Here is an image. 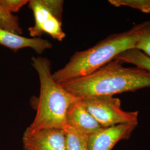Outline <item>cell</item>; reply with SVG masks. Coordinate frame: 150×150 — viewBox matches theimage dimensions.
Wrapping results in <instances>:
<instances>
[{
    "label": "cell",
    "instance_id": "obj_12",
    "mask_svg": "<svg viewBox=\"0 0 150 150\" xmlns=\"http://www.w3.org/2000/svg\"><path fill=\"white\" fill-rule=\"evenodd\" d=\"M134 27L137 36L134 48L150 57V20L136 25Z\"/></svg>",
    "mask_w": 150,
    "mask_h": 150
},
{
    "label": "cell",
    "instance_id": "obj_13",
    "mask_svg": "<svg viewBox=\"0 0 150 150\" xmlns=\"http://www.w3.org/2000/svg\"><path fill=\"white\" fill-rule=\"evenodd\" d=\"M0 28L18 35H21L22 33V29L20 26L18 17L6 10L1 5Z\"/></svg>",
    "mask_w": 150,
    "mask_h": 150
},
{
    "label": "cell",
    "instance_id": "obj_11",
    "mask_svg": "<svg viewBox=\"0 0 150 150\" xmlns=\"http://www.w3.org/2000/svg\"><path fill=\"white\" fill-rule=\"evenodd\" d=\"M66 150H88V135L67 125L64 129Z\"/></svg>",
    "mask_w": 150,
    "mask_h": 150
},
{
    "label": "cell",
    "instance_id": "obj_8",
    "mask_svg": "<svg viewBox=\"0 0 150 150\" xmlns=\"http://www.w3.org/2000/svg\"><path fill=\"white\" fill-rule=\"evenodd\" d=\"M66 123L67 126L88 136L102 128L87 110L80 98L73 102L69 108Z\"/></svg>",
    "mask_w": 150,
    "mask_h": 150
},
{
    "label": "cell",
    "instance_id": "obj_3",
    "mask_svg": "<svg viewBox=\"0 0 150 150\" xmlns=\"http://www.w3.org/2000/svg\"><path fill=\"white\" fill-rule=\"evenodd\" d=\"M136 40L134 26L129 31L110 35L91 48L75 52L63 68L52 74V77L61 84L90 75L112 61L119 54L134 48Z\"/></svg>",
    "mask_w": 150,
    "mask_h": 150
},
{
    "label": "cell",
    "instance_id": "obj_9",
    "mask_svg": "<svg viewBox=\"0 0 150 150\" xmlns=\"http://www.w3.org/2000/svg\"><path fill=\"white\" fill-rule=\"evenodd\" d=\"M0 45L14 51L24 48H31L38 54H41L52 47L50 41L41 38H28L0 28Z\"/></svg>",
    "mask_w": 150,
    "mask_h": 150
},
{
    "label": "cell",
    "instance_id": "obj_4",
    "mask_svg": "<svg viewBox=\"0 0 150 150\" xmlns=\"http://www.w3.org/2000/svg\"><path fill=\"white\" fill-rule=\"evenodd\" d=\"M80 100L102 127L138 122L139 112L124 111L120 100L117 97L98 96L81 98Z\"/></svg>",
    "mask_w": 150,
    "mask_h": 150
},
{
    "label": "cell",
    "instance_id": "obj_6",
    "mask_svg": "<svg viewBox=\"0 0 150 150\" xmlns=\"http://www.w3.org/2000/svg\"><path fill=\"white\" fill-rule=\"evenodd\" d=\"M22 141L25 150H66L65 134L61 129H26Z\"/></svg>",
    "mask_w": 150,
    "mask_h": 150
},
{
    "label": "cell",
    "instance_id": "obj_14",
    "mask_svg": "<svg viewBox=\"0 0 150 150\" xmlns=\"http://www.w3.org/2000/svg\"><path fill=\"white\" fill-rule=\"evenodd\" d=\"M108 2L116 7L126 6L145 13H150V0H109Z\"/></svg>",
    "mask_w": 150,
    "mask_h": 150
},
{
    "label": "cell",
    "instance_id": "obj_15",
    "mask_svg": "<svg viewBox=\"0 0 150 150\" xmlns=\"http://www.w3.org/2000/svg\"><path fill=\"white\" fill-rule=\"evenodd\" d=\"M41 2L56 18L61 21L64 1L41 0Z\"/></svg>",
    "mask_w": 150,
    "mask_h": 150
},
{
    "label": "cell",
    "instance_id": "obj_1",
    "mask_svg": "<svg viewBox=\"0 0 150 150\" xmlns=\"http://www.w3.org/2000/svg\"><path fill=\"white\" fill-rule=\"evenodd\" d=\"M123 62L113 59L98 70L84 77L61 85L78 98L113 96L150 87V72L139 67H126Z\"/></svg>",
    "mask_w": 150,
    "mask_h": 150
},
{
    "label": "cell",
    "instance_id": "obj_10",
    "mask_svg": "<svg viewBox=\"0 0 150 150\" xmlns=\"http://www.w3.org/2000/svg\"><path fill=\"white\" fill-rule=\"evenodd\" d=\"M115 59L123 63L134 64L137 67L150 72V57L139 50L132 48L119 54Z\"/></svg>",
    "mask_w": 150,
    "mask_h": 150
},
{
    "label": "cell",
    "instance_id": "obj_2",
    "mask_svg": "<svg viewBox=\"0 0 150 150\" xmlns=\"http://www.w3.org/2000/svg\"><path fill=\"white\" fill-rule=\"evenodd\" d=\"M32 65L39 77L40 94L36 116L26 129L30 131L45 129H64L67 126V110L79 98L54 80L51 71V62L48 59L33 57Z\"/></svg>",
    "mask_w": 150,
    "mask_h": 150
},
{
    "label": "cell",
    "instance_id": "obj_16",
    "mask_svg": "<svg viewBox=\"0 0 150 150\" xmlns=\"http://www.w3.org/2000/svg\"><path fill=\"white\" fill-rule=\"evenodd\" d=\"M28 0H0V5L10 12H16L28 3Z\"/></svg>",
    "mask_w": 150,
    "mask_h": 150
},
{
    "label": "cell",
    "instance_id": "obj_7",
    "mask_svg": "<svg viewBox=\"0 0 150 150\" xmlns=\"http://www.w3.org/2000/svg\"><path fill=\"white\" fill-rule=\"evenodd\" d=\"M138 122L122 123L108 127H102L89 135L88 150H112L119 141L129 139Z\"/></svg>",
    "mask_w": 150,
    "mask_h": 150
},
{
    "label": "cell",
    "instance_id": "obj_5",
    "mask_svg": "<svg viewBox=\"0 0 150 150\" xmlns=\"http://www.w3.org/2000/svg\"><path fill=\"white\" fill-rule=\"evenodd\" d=\"M28 3L35 20V25L28 28L30 36L39 38L46 33L54 39L62 41L66 38V34L62 29L61 21L50 12L41 0H31Z\"/></svg>",
    "mask_w": 150,
    "mask_h": 150
}]
</instances>
